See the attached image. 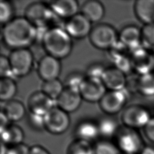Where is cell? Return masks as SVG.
<instances>
[{"instance_id": "6da1fadb", "label": "cell", "mask_w": 154, "mask_h": 154, "mask_svg": "<svg viewBox=\"0 0 154 154\" xmlns=\"http://www.w3.org/2000/svg\"><path fill=\"white\" fill-rule=\"evenodd\" d=\"M2 40L13 50L28 48L38 38L37 29L24 16L16 17L4 25Z\"/></svg>"}, {"instance_id": "7a4b0ae2", "label": "cell", "mask_w": 154, "mask_h": 154, "mask_svg": "<svg viewBox=\"0 0 154 154\" xmlns=\"http://www.w3.org/2000/svg\"><path fill=\"white\" fill-rule=\"evenodd\" d=\"M41 38L47 54L58 60L69 56L72 50V38L64 28L58 25L46 29Z\"/></svg>"}, {"instance_id": "3957f363", "label": "cell", "mask_w": 154, "mask_h": 154, "mask_svg": "<svg viewBox=\"0 0 154 154\" xmlns=\"http://www.w3.org/2000/svg\"><path fill=\"white\" fill-rule=\"evenodd\" d=\"M24 17L37 29L45 30L57 26L54 25L57 17L49 5L43 2H33L27 5L24 11Z\"/></svg>"}, {"instance_id": "277c9868", "label": "cell", "mask_w": 154, "mask_h": 154, "mask_svg": "<svg viewBox=\"0 0 154 154\" xmlns=\"http://www.w3.org/2000/svg\"><path fill=\"white\" fill-rule=\"evenodd\" d=\"M116 146L125 154H137L143 149V140L137 129L120 126L116 135Z\"/></svg>"}, {"instance_id": "5b68a950", "label": "cell", "mask_w": 154, "mask_h": 154, "mask_svg": "<svg viewBox=\"0 0 154 154\" xmlns=\"http://www.w3.org/2000/svg\"><path fill=\"white\" fill-rule=\"evenodd\" d=\"M88 37L90 43L96 48L108 50L119 40V34L112 25L100 23L93 26Z\"/></svg>"}, {"instance_id": "8992f818", "label": "cell", "mask_w": 154, "mask_h": 154, "mask_svg": "<svg viewBox=\"0 0 154 154\" xmlns=\"http://www.w3.org/2000/svg\"><path fill=\"white\" fill-rule=\"evenodd\" d=\"M12 75L22 78L28 75L34 64V57L28 49L13 50L8 57Z\"/></svg>"}, {"instance_id": "52a82bcc", "label": "cell", "mask_w": 154, "mask_h": 154, "mask_svg": "<svg viewBox=\"0 0 154 154\" xmlns=\"http://www.w3.org/2000/svg\"><path fill=\"white\" fill-rule=\"evenodd\" d=\"M151 117L149 111L144 106L138 104L126 106L121 114L123 126L135 129L144 128Z\"/></svg>"}, {"instance_id": "ba28073f", "label": "cell", "mask_w": 154, "mask_h": 154, "mask_svg": "<svg viewBox=\"0 0 154 154\" xmlns=\"http://www.w3.org/2000/svg\"><path fill=\"white\" fill-rule=\"evenodd\" d=\"M43 118L45 129L52 134H61L70 126V120L68 113L56 105Z\"/></svg>"}, {"instance_id": "9c48e42d", "label": "cell", "mask_w": 154, "mask_h": 154, "mask_svg": "<svg viewBox=\"0 0 154 154\" xmlns=\"http://www.w3.org/2000/svg\"><path fill=\"white\" fill-rule=\"evenodd\" d=\"M128 92L125 90H109L99 102L100 109L108 116L119 112L125 106L128 100Z\"/></svg>"}, {"instance_id": "30bf717a", "label": "cell", "mask_w": 154, "mask_h": 154, "mask_svg": "<svg viewBox=\"0 0 154 154\" xmlns=\"http://www.w3.org/2000/svg\"><path fill=\"white\" fill-rule=\"evenodd\" d=\"M106 89L100 78L87 76L79 87L82 99L88 102H99L106 92Z\"/></svg>"}, {"instance_id": "8fae6325", "label": "cell", "mask_w": 154, "mask_h": 154, "mask_svg": "<svg viewBox=\"0 0 154 154\" xmlns=\"http://www.w3.org/2000/svg\"><path fill=\"white\" fill-rule=\"evenodd\" d=\"M130 58L132 70L138 75H143L154 70L153 54L143 46L132 51Z\"/></svg>"}, {"instance_id": "7c38bea8", "label": "cell", "mask_w": 154, "mask_h": 154, "mask_svg": "<svg viewBox=\"0 0 154 154\" xmlns=\"http://www.w3.org/2000/svg\"><path fill=\"white\" fill-rule=\"evenodd\" d=\"M93 26L91 22L81 13L67 19L64 29L73 38L81 39L89 35Z\"/></svg>"}, {"instance_id": "4fadbf2b", "label": "cell", "mask_w": 154, "mask_h": 154, "mask_svg": "<svg viewBox=\"0 0 154 154\" xmlns=\"http://www.w3.org/2000/svg\"><path fill=\"white\" fill-rule=\"evenodd\" d=\"M82 100L79 88L66 85L55 103L57 106L69 113L77 110L81 104Z\"/></svg>"}, {"instance_id": "5bb4252c", "label": "cell", "mask_w": 154, "mask_h": 154, "mask_svg": "<svg viewBox=\"0 0 154 154\" xmlns=\"http://www.w3.org/2000/svg\"><path fill=\"white\" fill-rule=\"evenodd\" d=\"M37 70L43 82L58 79L61 72L60 60L46 54L39 60Z\"/></svg>"}, {"instance_id": "9a60e30c", "label": "cell", "mask_w": 154, "mask_h": 154, "mask_svg": "<svg viewBox=\"0 0 154 154\" xmlns=\"http://www.w3.org/2000/svg\"><path fill=\"white\" fill-rule=\"evenodd\" d=\"M55 102L42 90L37 91L29 96L28 108L30 113L44 117L55 106Z\"/></svg>"}, {"instance_id": "2e32d148", "label": "cell", "mask_w": 154, "mask_h": 154, "mask_svg": "<svg viewBox=\"0 0 154 154\" xmlns=\"http://www.w3.org/2000/svg\"><path fill=\"white\" fill-rule=\"evenodd\" d=\"M101 79L109 90H122L125 88L126 76L115 66L108 67L105 68Z\"/></svg>"}, {"instance_id": "e0dca14e", "label": "cell", "mask_w": 154, "mask_h": 154, "mask_svg": "<svg viewBox=\"0 0 154 154\" xmlns=\"http://www.w3.org/2000/svg\"><path fill=\"white\" fill-rule=\"evenodd\" d=\"M119 40L125 45L131 52L142 47L141 29L135 25L125 26L119 33Z\"/></svg>"}, {"instance_id": "ac0fdd59", "label": "cell", "mask_w": 154, "mask_h": 154, "mask_svg": "<svg viewBox=\"0 0 154 154\" xmlns=\"http://www.w3.org/2000/svg\"><path fill=\"white\" fill-rule=\"evenodd\" d=\"M49 5L55 15L59 18L67 20L78 13L79 5L75 0H57L51 1Z\"/></svg>"}, {"instance_id": "d6986e66", "label": "cell", "mask_w": 154, "mask_h": 154, "mask_svg": "<svg viewBox=\"0 0 154 154\" xmlns=\"http://www.w3.org/2000/svg\"><path fill=\"white\" fill-rule=\"evenodd\" d=\"M134 10L136 17L144 25L154 23V0H137Z\"/></svg>"}, {"instance_id": "ffe728a7", "label": "cell", "mask_w": 154, "mask_h": 154, "mask_svg": "<svg viewBox=\"0 0 154 154\" xmlns=\"http://www.w3.org/2000/svg\"><path fill=\"white\" fill-rule=\"evenodd\" d=\"M81 13L91 23L97 22L104 16L105 8L101 2L96 0H89L82 4Z\"/></svg>"}, {"instance_id": "44dd1931", "label": "cell", "mask_w": 154, "mask_h": 154, "mask_svg": "<svg viewBox=\"0 0 154 154\" xmlns=\"http://www.w3.org/2000/svg\"><path fill=\"white\" fill-rule=\"evenodd\" d=\"M77 138L91 142L99 135L97 122L84 120L78 123L75 129Z\"/></svg>"}, {"instance_id": "7402d4cb", "label": "cell", "mask_w": 154, "mask_h": 154, "mask_svg": "<svg viewBox=\"0 0 154 154\" xmlns=\"http://www.w3.org/2000/svg\"><path fill=\"white\" fill-rule=\"evenodd\" d=\"M0 132L1 142L5 145L11 146L22 143L24 138L22 129L16 125L10 124Z\"/></svg>"}, {"instance_id": "603a6c76", "label": "cell", "mask_w": 154, "mask_h": 154, "mask_svg": "<svg viewBox=\"0 0 154 154\" xmlns=\"http://www.w3.org/2000/svg\"><path fill=\"white\" fill-rule=\"evenodd\" d=\"M11 122L20 120L25 115V108L23 103L17 99H12L5 102L1 110Z\"/></svg>"}, {"instance_id": "cb8c5ba5", "label": "cell", "mask_w": 154, "mask_h": 154, "mask_svg": "<svg viewBox=\"0 0 154 154\" xmlns=\"http://www.w3.org/2000/svg\"><path fill=\"white\" fill-rule=\"evenodd\" d=\"M97 123L99 135L106 138L115 137L120 127L117 120L111 116L101 117L97 122Z\"/></svg>"}, {"instance_id": "d4e9b609", "label": "cell", "mask_w": 154, "mask_h": 154, "mask_svg": "<svg viewBox=\"0 0 154 154\" xmlns=\"http://www.w3.org/2000/svg\"><path fill=\"white\" fill-rule=\"evenodd\" d=\"M17 92V85L11 77L1 78L0 79V100L7 102L13 99Z\"/></svg>"}, {"instance_id": "484cf974", "label": "cell", "mask_w": 154, "mask_h": 154, "mask_svg": "<svg viewBox=\"0 0 154 154\" xmlns=\"http://www.w3.org/2000/svg\"><path fill=\"white\" fill-rule=\"evenodd\" d=\"M138 93L146 97L154 96V70L139 75Z\"/></svg>"}, {"instance_id": "4316f807", "label": "cell", "mask_w": 154, "mask_h": 154, "mask_svg": "<svg viewBox=\"0 0 154 154\" xmlns=\"http://www.w3.org/2000/svg\"><path fill=\"white\" fill-rule=\"evenodd\" d=\"M67 154H95L94 147L91 142L77 138L69 146Z\"/></svg>"}, {"instance_id": "83f0119b", "label": "cell", "mask_w": 154, "mask_h": 154, "mask_svg": "<svg viewBox=\"0 0 154 154\" xmlns=\"http://www.w3.org/2000/svg\"><path fill=\"white\" fill-rule=\"evenodd\" d=\"M63 83L58 79L44 81L42 91L54 100H56L64 89Z\"/></svg>"}, {"instance_id": "f1b7e54d", "label": "cell", "mask_w": 154, "mask_h": 154, "mask_svg": "<svg viewBox=\"0 0 154 154\" xmlns=\"http://www.w3.org/2000/svg\"><path fill=\"white\" fill-rule=\"evenodd\" d=\"M141 29L143 46L154 52V23L144 25Z\"/></svg>"}, {"instance_id": "f546056e", "label": "cell", "mask_w": 154, "mask_h": 154, "mask_svg": "<svg viewBox=\"0 0 154 154\" xmlns=\"http://www.w3.org/2000/svg\"><path fill=\"white\" fill-rule=\"evenodd\" d=\"M14 8L13 4L8 1H0V21L1 24H6L14 19Z\"/></svg>"}, {"instance_id": "4dcf8cb0", "label": "cell", "mask_w": 154, "mask_h": 154, "mask_svg": "<svg viewBox=\"0 0 154 154\" xmlns=\"http://www.w3.org/2000/svg\"><path fill=\"white\" fill-rule=\"evenodd\" d=\"M130 53V50L119 40L108 50L109 57L112 62L122 57L129 55Z\"/></svg>"}, {"instance_id": "1f68e13d", "label": "cell", "mask_w": 154, "mask_h": 154, "mask_svg": "<svg viewBox=\"0 0 154 154\" xmlns=\"http://www.w3.org/2000/svg\"><path fill=\"white\" fill-rule=\"evenodd\" d=\"M95 154H120L116 145L107 140L99 141L94 146Z\"/></svg>"}, {"instance_id": "d6a6232c", "label": "cell", "mask_w": 154, "mask_h": 154, "mask_svg": "<svg viewBox=\"0 0 154 154\" xmlns=\"http://www.w3.org/2000/svg\"><path fill=\"white\" fill-rule=\"evenodd\" d=\"M29 150L30 148L22 143L9 147H6L2 143L1 154H29Z\"/></svg>"}, {"instance_id": "836d02e7", "label": "cell", "mask_w": 154, "mask_h": 154, "mask_svg": "<svg viewBox=\"0 0 154 154\" xmlns=\"http://www.w3.org/2000/svg\"><path fill=\"white\" fill-rule=\"evenodd\" d=\"M113 63L114 64V66L125 74H129L131 71H132L130 54L122 57L115 60Z\"/></svg>"}, {"instance_id": "e575fe53", "label": "cell", "mask_w": 154, "mask_h": 154, "mask_svg": "<svg viewBox=\"0 0 154 154\" xmlns=\"http://www.w3.org/2000/svg\"><path fill=\"white\" fill-rule=\"evenodd\" d=\"M86 76V75L79 72H73L69 73L65 80L66 85L79 88L81 82Z\"/></svg>"}, {"instance_id": "d590c367", "label": "cell", "mask_w": 154, "mask_h": 154, "mask_svg": "<svg viewBox=\"0 0 154 154\" xmlns=\"http://www.w3.org/2000/svg\"><path fill=\"white\" fill-rule=\"evenodd\" d=\"M138 79L139 75L137 74H131L126 76V81L125 90L128 93H138Z\"/></svg>"}, {"instance_id": "8d00e7d4", "label": "cell", "mask_w": 154, "mask_h": 154, "mask_svg": "<svg viewBox=\"0 0 154 154\" xmlns=\"http://www.w3.org/2000/svg\"><path fill=\"white\" fill-rule=\"evenodd\" d=\"M106 67H105L103 64L99 63H94L91 64L87 69L86 76L94 78H102V76L105 71Z\"/></svg>"}, {"instance_id": "74e56055", "label": "cell", "mask_w": 154, "mask_h": 154, "mask_svg": "<svg viewBox=\"0 0 154 154\" xmlns=\"http://www.w3.org/2000/svg\"><path fill=\"white\" fill-rule=\"evenodd\" d=\"M12 75L8 57L4 55L0 56V76L1 78L11 77Z\"/></svg>"}, {"instance_id": "f35d334b", "label": "cell", "mask_w": 154, "mask_h": 154, "mask_svg": "<svg viewBox=\"0 0 154 154\" xmlns=\"http://www.w3.org/2000/svg\"><path fill=\"white\" fill-rule=\"evenodd\" d=\"M28 121L29 125L34 129H42L44 127V118L43 116H40L30 113L28 116Z\"/></svg>"}, {"instance_id": "ab89813d", "label": "cell", "mask_w": 154, "mask_h": 154, "mask_svg": "<svg viewBox=\"0 0 154 154\" xmlns=\"http://www.w3.org/2000/svg\"><path fill=\"white\" fill-rule=\"evenodd\" d=\"M143 129L146 137L154 143V117H151Z\"/></svg>"}, {"instance_id": "60d3db41", "label": "cell", "mask_w": 154, "mask_h": 154, "mask_svg": "<svg viewBox=\"0 0 154 154\" xmlns=\"http://www.w3.org/2000/svg\"><path fill=\"white\" fill-rule=\"evenodd\" d=\"M29 154H50V153L43 147L35 145L30 147Z\"/></svg>"}, {"instance_id": "b9f144b4", "label": "cell", "mask_w": 154, "mask_h": 154, "mask_svg": "<svg viewBox=\"0 0 154 154\" xmlns=\"http://www.w3.org/2000/svg\"><path fill=\"white\" fill-rule=\"evenodd\" d=\"M10 120L5 114L1 111L0 114V131H2L7 127H8L10 124Z\"/></svg>"}, {"instance_id": "7bdbcfd3", "label": "cell", "mask_w": 154, "mask_h": 154, "mask_svg": "<svg viewBox=\"0 0 154 154\" xmlns=\"http://www.w3.org/2000/svg\"><path fill=\"white\" fill-rule=\"evenodd\" d=\"M140 154H154V147L150 146L144 147Z\"/></svg>"}, {"instance_id": "ee69618b", "label": "cell", "mask_w": 154, "mask_h": 154, "mask_svg": "<svg viewBox=\"0 0 154 154\" xmlns=\"http://www.w3.org/2000/svg\"><path fill=\"white\" fill-rule=\"evenodd\" d=\"M153 58H154V52H153Z\"/></svg>"}]
</instances>
